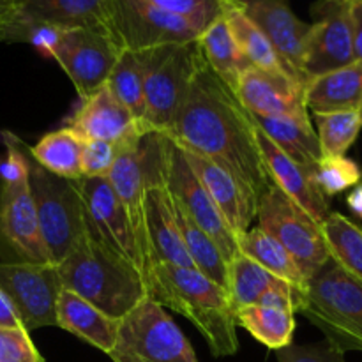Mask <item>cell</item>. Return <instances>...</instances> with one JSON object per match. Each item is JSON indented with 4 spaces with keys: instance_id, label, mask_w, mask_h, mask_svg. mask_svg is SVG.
Masks as SVG:
<instances>
[{
    "instance_id": "60d3db41",
    "label": "cell",
    "mask_w": 362,
    "mask_h": 362,
    "mask_svg": "<svg viewBox=\"0 0 362 362\" xmlns=\"http://www.w3.org/2000/svg\"><path fill=\"white\" fill-rule=\"evenodd\" d=\"M278 362H346L345 354L338 352L327 343L317 345H290L276 350Z\"/></svg>"
},
{
    "instance_id": "ba28073f",
    "label": "cell",
    "mask_w": 362,
    "mask_h": 362,
    "mask_svg": "<svg viewBox=\"0 0 362 362\" xmlns=\"http://www.w3.org/2000/svg\"><path fill=\"white\" fill-rule=\"evenodd\" d=\"M145 57V113L141 126L147 134H165L172 127L197 67L198 39L187 45L163 46Z\"/></svg>"
},
{
    "instance_id": "8fae6325",
    "label": "cell",
    "mask_w": 362,
    "mask_h": 362,
    "mask_svg": "<svg viewBox=\"0 0 362 362\" xmlns=\"http://www.w3.org/2000/svg\"><path fill=\"white\" fill-rule=\"evenodd\" d=\"M112 30L120 48L136 53L187 45L200 37L193 25L148 0H113Z\"/></svg>"
},
{
    "instance_id": "f546056e",
    "label": "cell",
    "mask_w": 362,
    "mask_h": 362,
    "mask_svg": "<svg viewBox=\"0 0 362 362\" xmlns=\"http://www.w3.org/2000/svg\"><path fill=\"white\" fill-rule=\"evenodd\" d=\"M198 46L212 71L235 90L237 81L240 74L250 67V62L240 53L226 23L225 14L202 32L198 37Z\"/></svg>"
},
{
    "instance_id": "44dd1931",
    "label": "cell",
    "mask_w": 362,
    "mask_h": 362,
    "mask_svg": "<svg viewBox=\"0 0 362 362\" xmlns=\"http://www.w3.org/2000/svg\"><path fill=\"white\" fill-rule=\"evenodd\" d=\"M257 144L272 184H276L290 200L296 202L318 225H322L332 211L329 198L317 186L313 168L293 161L285 152L279 151L271 138L258 127V124Z\"/></svg>"
},
{
    "instance_id": "e0dca14e",
    "label": "cell",
    "mask_w": 362,
    "mask_h": 362,
    "mask_svg": "<svg viewBox=\"0 0 362 362\" xmlns=\"http://www.w3.org/2000/svg\"><path fill=\"white\" fill-rule=\"evenodd\" d=\"M233 2L271 41L290 76L306 87L308 80L303 73V59L311 23H306L296 16L290 0H233Z\"/></svg>"
},
{
    "instance_id": "8992f818",
    "label": "cell",
    "mask_w": 362,
    "mask_h": 362,
    "mask_svg": "<svg viewBox=\"0 0 362 362\" xmlns=\"http://www.w3.org/2000/svg\"><path fill=\"white\" fill-rule=\"evenodd\" d=\"M28 159V187L37 216L39 230L48 257L59 265L71 253L85 233V205L81 179H64L53 175L34 161L30 147Z\"/></svg>"
},
{
    "instance_id": "ffe728a7",
    "label": "cell",
    "mask_w": 362,
    "mask_h": 362,
    "mask_svg": "<svg viewBox=\"0 0 362 362\" xmlns=\"http://www.w3.org/2000/svg\"><path fill=\"white\" fill-rule=\"evenodd\" d=\"M67 127L83 141H110L119 147L147 136L141 124L106 85L81 101L80 108L67 120Z\"/></svg>"
},
{
    "instance_id": "5bb4252c",
    "label": "cell",
    "mask_w": 362,
    "mask_h": 362,
    "mask_svg": "<svg viewBox=\"0 0 362 362\" xmlns=\"http://www.w3.org/2000/svg\"><path fill=\"white\" fill-rule=\"evenodd\" d=\"M0 288L16 308L25 331L57 327V303L64 290L57 265L0 262Z\"/></svg>"
},
{
    "instance_id": "8d00e7d4",
    "label": "cell",
    "mask_w": 362,
    "mask_h": 362,
    "mask_svg": "<svg viewBox=\"0 0 362 362\" xmlns=\"http://www.w3.org/2000/svg\"><path fill=\"white\" fill-rule=\"evenodd\" d=\"M315 180L327 198L336 197L362 180V170L346 156H322L313 166Z\"/></svg>"
},
{
    "instance_id": "83f0119b",
    "label": "cell",
    "mask_w": 362,
    "mask_h": 362,
    "mask_svg": "<svg viewBox=\"0 0 362 362\" xmlns=\"http://www.w3.org/2000/svg\"><path fill=\"white\" fill-rule=\"evenodd\" d=\"M235 324L271 350H281L292 345L297 327L296 311L292 308L267 304H253L237 310Z\"/></svg>"
},
{
    "instance_id": "d4e9b609",
    "label": "cell",
    "mask_w": 362,
    "mask_h": 362,
    "mask_svg": "<svg viewBox=\"0 0 362 362\" xmlns=\"http://www.w3.org/2000/svg\"><path fill=\"white\" fill-rule=\"evenodd\" d=\"M57 327L71 332L108 356L115 345L119 320L103 313L76 293L62 290L57 303Z\"/></svg>"
},
{
    "instance_id": "7402d4cb",
    "label": "cell",
    "mask_w": 362,
    "mask_h": 362,
    "mask_svg": "<svg viewBox=\"0 0 362 362\" xmlns=\"http://www.w3.org/2000/svg\"><path fill=\"white\" fill-rule=\"evenodd\" d=\"M184 158L189 163L191 170L205 191L209 193L211 200L214 202L216 207L226 219L228 226L235 235H240L243 232L251 228L253 221L257 219L258 202L246 187L240 186L226 170L219 168L209 159L202 156L193 154V152L184 151Z\"/></svg>"
},
{
    "instance_id": "277c9868",
    "label": "cell",
    "mask_w": 362,
    "mask_h": 362,
    "mask_svg": "<svg viewBox=\"0 0 362 362\" xmlns=\"http://www.w3.org/2000/svg\"><path fill=\"white\" fill-rule=\"evenodd\" d=\"M296 313L338 352H362V281L329 258L304 286Z\"/></svg>"
},
{
    "instance_id": "1f68e13d",
    "label": "cell",
    "mask_w": 362,
    "mask_h": 362,
    "mask_svg": "<svg viewBox=\"0 0 362 362\" xmlns=\"http://www.w3.org/2000/svg\"><path fill=\"white\" fill-rule=\"evenodd\" d=\"M173 207H175L177 226L182 235L184 247L193 262V267L228 292V260L225 255L221 253L218 244L200 226L194 225L175 204Z\"/></svg>"
},
{
    "instance_id": "7bdbcfd3",
    "label": "cell",
    "mask_w": 362,
    "mask_h": 362,
    "mask_svg": "<svg viewBox=\"0 0 362 362\" xmlns=\"http://www.w3.org/2000/svg\"><path fill=\"white\" fill-rule=\"evenodd\" d=\"M0 327H21L16 308L2 288H0Z\"/></svg>"
},
{
    "instance_id": "7a4b0ae2",
    "label": "cell",
    "mask_w": 362,
    "mask_h": 362,
    "mask_svg": "<svg viewBox=\"0 0 362 362\" xmlns=\"http://www.w3.org/2000/svg\"><path fill=\"white\" fill-rule=\"evenodd\" d=\"M148 297L182 315L200 331L214 357L239 352L235 313L228 292L194 267L159 264L147 274Z\"/></svg>"
},
{
    "instance_id": "4fadbf2b",
    "label": "cell",
    "mask_w": 362,
    "mask_h": 362,
    "mask_svg": "<svg viewBox=\"0 0 362 362\" xmlns=\"http://www.w3.org/2000/svg\"><path fill=\"white\" fill-rule=\"evenodd\" d=\"M120 52L122 48L103 32L71 28L60 30L49 57L55 59L71 78L83 101L105 87Z\"/></svg>"
},
{
    "instance_id": "d6986e66",
    "label": "cell",
    "mask_w": 362,
    "mask_h": 362,
    "mask_svg": "<svg viewBox=\"0 0 362 362\" xmlns=\"http://www.w3.org/2000/svg\"><path fill=\"white\" fill-rule=\"evenodd\" d=\"M237 98L247 112L279 119H310L304 85L286 73L250 66L237 81Z\"/></svg>"
},
{
    "instance_id": "3957f363",
    "label": "cell",
    "mask_w": 362,
    "mask_h": 362,
    "mask_svg": "<svg viewBox=\"0 0 362 362\" xmlns=\"http://www.w3.org/2000/svg\"><path fill=\"white\" fill-rule=\"evenodd\" d=\"M57 271L64 290L76 293L115 320L148 297L141 272L105 250L87 232L57 265Z\"/></svg>"
},
{
    "instance_id": "603a6c76",
    "label": "cell",
    "mask_w": 362,
    "mask_h": 362,
    "mask_svg": "<svg viewBox=\"0 0 362 362\" xmlns=\"http://www.w3.org/2000/svg\"><path fill=\"white\" fill-rule=\"evenodd\" d=\"M141 140L131 141L120 148L108 180L129 219L148 271V243L147 228H145V184L147 180H145V152Z\"/></svg>"
},
{
    "instance_id": "9c48e42d",
    "label": "cell",
    "mask_w": 362,
    "mask_h": 362,
    "mask_svg": "<svg viewBox=\"0 0 362 362\" xmlns=\"http://www.w3.org/2000/svg\"><path fill=\"white\" fill-rule=\"evenodd\" d=\"M113 0H14L0 9V41L27 42L34 28H88L110 35ZM117 42V41H115Z\"/></svg>"
},
{
    "instance_id": "2e32d148",
    "label": "cell",
    "mask_w": 362,
    "mask_h": 362,
    "mask_svg": "<svg viewBox=\"0 0 362 362\" xmlns=\"http://www.w3.org/2000/svg\"><path fill=\"white\" fill-rule=\"evenodd\" d=\"M350 6L352 0H318L311 9L315 21L303 59L306 80L356 62Z\"/></svg>"
},
{
    "instance_id": "ee69618b",
    "label": "cell",
    "mask_w": 362,
    "mask_h": 362,
    "mask_svg": "<svg viewBox=\"0 0 362 362\" xmlns=\"http://www.w3.org/2000/svg\"><path fill=\"white\" fill-rule=\"evenodd\" d=\"M346 204H349L350 211L362 219V180L350 191L349 197H346Z\"/></svg>"
},
{
    "instance_id": "f6af8a7d",
    "label": "cell",
    "mask_w": 362,
    "mask_h": 362,
    "mask_svg": "<svg viewBox=\"0 0 362 362\" xmlns=\"http://www.w3.org/2000/svg\"><path fill=\"white\" fill-rule=\"evenodd\" d=\"M11 2H14V0H0V9H4L6 6H9Z\"/></svg>"
},
{
    "instance_id": "6da1fadb",
    "label": "cell",
    "mask_w": 362,
    "mask_h": 362,
    "mask_svg": "<svg viewBox=\"0 0 362 362\" xmlns=\"http://www.w3.org/2000/svg\"><path fill=\"white\" fill-rule=\"evenodd\" d=\"M165 136L226 170L257 202L272 184L258 151L255 117L202 52L186 99Z\"/></svg>"
},
{
    "instance_id": "bcb514c9",
    "label": "cell",
    "mask_w": 362,
    "mask_h": 362,
    "mask_svg": "<svg viewBox=\"0 0 362 362\" xmlns=\"http://www.w3.org/2000/svg\"><path fill=\"white\" fill-rule=\"evenodd\" d=\"M361 117H362V110H361Z\"/></svg>"
},
{
    "instance_id": "4dcf8cb0",
    "label": "cell",
    "mask_w": 362,
    "mask_h": 362,
    "mask_svg": "<svg viewBox=\"0 0 362 362\" xmlns=\"http://www.w3.org/2000/svg\"><path fill=\"white\" fill-rule=\"evenodd\" d=\"M85 141L67 126L45 134L34 147L30 156L37 165L53 175L64 179H81V156Z\"/></svg>"
},
{
    "instance_id": "30bf717a",
    "label": "cell",
    "mask_w": 362,
    "mask_h": 362,
    "mask_svg": "<svg viewBox=\"0 0 362 362\" xmlns=\"http://www.w3.org/2000/svg\"><path fill=\"white\" fill-rule=\"evenodd\" d=\"M257 219L258 228L288 251L306 281L331 258L322 226L276 184H271L258 200Z\"/></svg>"
},
{
    "instance_id": "7c38bea8",
    "label": "cell",
    "mask_w": 362,
    "mask_h": 362,
    "mask_svg": "<svg viewBox=\"0 0 362 362\" xmlns=\"http://www.w3.org/2000/svg\"><path fill=\"white\" fill-rule=\"evenodd\" d=\"M81 194L85 205V232L110 253L140 271L147 281V265L110 180L103 177H83Z\"/></svg>"
},
{
    "instance_id": "9a60e30c",
    "label": "cell",
    "mask_w": 362,
    "mask_h": 362,
    "mask_svg": "<svg viewBox=\"0 0 362 362\" xmlns=\"http://www.w3.org/2000/svg\"><path fill=\"white\" fill-rule=\"evenodd\" d=\"M0 260L2 264H52L42 243L28 180L0 182Z\"/></svg>"
},
{
    "instance_id": "f1b7e54d",
    "label": "cell",
    "mask_w": 362,
    "mask_h": 362,
    "mask_svg": "<svg viewBox=\"0 0 362 362\" xmlns=\"http://www.w3.org/2000/svg\"><path fill=\"white\" fill-rule=\"evenodd\" d=\"M237 250L299 292H303L306 286V278L288 251L258 226H253L237 235Z\"/></svg>"
},
{
    "instance_id": "f35d334b",
    "label": "cell",
    "mask_w": 362,
    "mask_h": 362,
    "mask_svg": "<svg viewBox=\"0 0 362 362\" xmlns=\"http://www.w3.org/2000/svg\"><path fill=\"white\" fill-rule=\"evenodd\" d=\"M0 362H45L23 327H0Z\"/></svg>"
},
{
    "instance_id": "cb8c5ba5",
    "label": "cell",
    "mask_w": 362,
    "mask_h": 362,
    "mask_svg": "<svg viewBox=\"0 0 362 362\" xmlns=\"http://www.w3.org/2000/svg\"><path fill=\"white\" fill-rule=\"evenodd\" d=\"M308 112L334 113L362 110V64L329 71L308 80L304 87Z\"/></svg>"
},
{
    "instance_id": "d6a6232c",
    "label": "cell",
    "mask_w": 362,
    "mask_h": 362,
    "mask_svg": "<svg viewBox=\"0 0 362 362\" xmlns=\"http://www.w3.org/2000/svg\"><path fill=\"white\" fill-rule=\"evenodd\" d=\"M225 18L226 23H228L230 27V32H232L233 39H235L237 46H239L240 53H243L244 59L250 62V66L260 67V69L265 71H276V73L288 74L285 64L281 62V59H279L278 52H276L274 46L271 45V41H269V39L262 34L260 28H258L257 25L237 7V4L233 2V0L228 6V9L225 11Z\"/></svg>"
},
{
    "instance_id": "5b68a950",
    "label": "cell",
    "mask_w": 362,
    "mask_h": 362,
    "mask_svg": "<svg viewBox=\"0 0 362 362\" xmlns=\"http://www.w3.org/2000/svg\"><path fill=\"white\" fill-rule=\"evenodd\" d=\"M141 144L147 163L166 186L173 204L218 244L226 260H232L239 253L237 235L194 175L182 148L165 134L154 133L144 136Z\"/></svg>"
},
{
    "instance_id": "74e56055",
    "label": "cell",
    "mask_w": 362,
    "mask_h": 362,
    "mask_svg": "<svg viewBox=\"0 0 362 362\" xmlns=\"http://www.w3.org/2000/svg\"><path fill=\"white\" fill-rule=\"evenodd\" d=\"M148 2L173 16L182 18L202 34L209 25L225 14L232 0H148Z\"/></svg>"
},
{
    "instance_id": "ac0fdd59",
    "label": "cell",
    "mask_w": 362,
    "mask_h": 362,
    "mask_svg": "<svg viewBox=\"0 0 362 362\" xmlns=\"http://www.w3.org/2000/svg\"><path fill=\"white\" fill-rule=\"evenodd\" d=\"M144 145V144H141ZM145 152V151H144ZM145 228L148 243V269L170 264L193 267L177 226L175 207L165 184L161 182L145 158Z\"/></svg>"
},
{
    "instance_id": "d590c367",
    "label": "cell",
    "mask_w": 362,
    "mask_h": 362,
    "mask_svg": "<svg viewBox=\"0 0 362 362\" xmlns=\"http://www.w3.org/2000/svg\"><path fill=\"white\" fill-rule=\"evenodd\" d=\"M322 156H345L362 129L361 112L315 113Z\"/></svg>"
},
{
    "instance_id": "e575fe53",
    "label": "cell",
    "mask_w": 362,
    "mask_h": 362,
    "mask_svg": "<svg viewBox=\"0 0 362 362\" xmlns=\"http://www.w3.org/2000/svg\"><path fill=\"white\" fill-rule=\"evenodd\" d=\"M145 57L144 53L122 49L110 73L106 87L113 95L133 113L141 124L145 113ZM144 127V126H141ZM145 131V129H144Z\"/></svg>"
},
{
    "instance_id": "836d02e7",
    "label": "cell",
    "mask_w": 362,
    "mask_h": 362,
    "mask_svg": "<svg viewBox=\"0 0 362 362\" xmlns=\"http://www.w3.org/2000/svg\"><path fill=\"white\" fill-rule=\"evenodd\" d=\"M320 226L329 257L362 281V226L339 212H331Z\"/></svg>"
},
{
    "instance_id": "ab89813d",
    "label": "cell",
    "mask_w": 362,
    "mask_h": 362,
    "mask_svg": "<svg viewBox=\"0 0 362 362\" xmlns=\"http://www.w3.org/2000/svg\"><path fill=\"white\" fill-rule=\"evenodd\" d=\"M120 148L122 147L110 144V141H85L83 156H81V173H83V177H103V179H108Z\"/></svg>"
},
{
    "instance_id": "b9f144b4",
    "label": "cell",
    "mask_w": 362,
    "mask_h": 362,
    "mask_svg": "<svg viewBox=\"0 0 362 362\" xmlns=\"http://www.w3.org/2000/svg\"><path fill=\"white\" fill-rule=\"evenodd\" d=\"M350 21H352L354 59H356V62L362 64V0H352Z\"/></svg>"
},
{
    "instance_id": "484cf974",
    "label": "cell",
    "mask_w": 362,
    "mask_h": 362,
    "mask_svg": "<svg viewBox=\"0 0 362 362\" xmlns=\"http://www.w3.org/2000/svg\"><path fill=\"white\" fill-rule=\"evenodd\" d=\"M271 292H299V290L276 278L246 255L237 253L228 262V297L233 313L240 308L260 304V300Z\"/></svg>"
},
{
    "instance_id": "4316f807",
    "label": "cell",
    "mask_w": 362,
    "mask_h": 362,
    "mask_svg": "<svg viewBox=\"0 0 362 362\" xmlns=\"http://www.w3.org/2000/svg\"><path fill=\"white\" fill-rule=\"evenodd\" d=\"M253 115V113H251ZM255 122L271 138L272 144L293 161L313 168L322 158L320 144L311 119H279L253 115Z\"/></svg>"
},
{
    "instance_id": "52a82bcc",
    "label": "cell",
    "mask_w": 362,
    "mask_h": 362,
    "mask_svg": "<svg viewBox=\"0 0 362 362\" xmlns=\"http://www.w3.org/2000/svg\"><path fill=\"white\" fill-rule=\"evenodd\" d=\"M108 356L113 362H198L184 332L151 297L120 318Z\"/></svg>"
}]
</instances>
